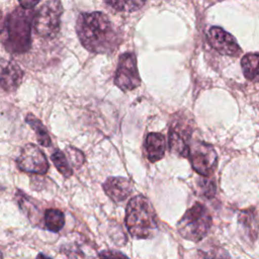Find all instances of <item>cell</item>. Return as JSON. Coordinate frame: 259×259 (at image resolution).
I'll return each instance as SVG.
<instances>
[{
    "instance_id": "6da1fadb",
    "label": "cell",
    "mask_w": 259,
    "mask_h": 259,
    "mask_svg": "<svg viewBox=\"0 0 259 259\" xmlns=\"http://www.w3.org/2000/svg\"><path fill=\"white\" fill-rule=\"evenodd\" d=\"M76 30L82 46L94 54H111L121 42L117 28L102 12L80 13Z\"/></svg>"
},
{
    "instance_id": "7a4b0ae2",
    "label": "cell",
    "mask_w": 259,
    "mask_h": 259,
    "mask_svg": "<svg viewBox=\"0 0 259 259\" xmlns=\"http://www.w3.org/2000/svg\"><path fill=\"white\" fill-rule=\"evenodd\" d=\"M34 13L32 9L17 7L4 21L1 40L10 54H23L30 49V31Z\"/></svg>"
},
{
    "instance_id": "3957f363",
    "label": "cell",
    "mask_w": 259,
    "mask_h": 259,
    "mask_svg": "<svg viewBox=\"0 0 259 259\" xmlns=\"http://www.w3.org/2000/svg\"><path fill=\"white\" fill-rule=\"evenodd\" d=\"M125 225L130 234L137 239H149L157 231V217L150 200L136 195L126 205Z\"/></svg>"
},
{
    "instance_id": "277c9868",
    "label": "cell",
    "mask_w": 259,
    "mask_h": 259,
    "mask_svg": "<svg viewBox=\"0 0 259 259\" xmlns=\"http://www.w3.org/2000/svg\"><path fill=\"white\" fill-rule=\"evenodd\" d=\"M211 215L200 202H195L188 208L177 224L178 233L186 240L199 242L209 232Z\"/></svg>"
},
{
    "instance_id": "5b68a950",
    "label": "cell",
    "mask_w": 259,
    "mask_h": 259,
    "mask_svg": "<svg viewBox=\"0 0 259 259\" xmlns=\"http://www.w3.org/2000/svg\"><path fill=\"white\" fill-rule=\"evenodd\" d=\"M63 6L60 0L47 1L35 13L32 26L35 33L44 38L55 37L61 24Z\"/></svg>"
},
{
    "instance_id": "8992f818",
    "label": "cell",
    "mask_w": 259,
    "mask_h": 259,
    "mask_svg": "<svg viewBox=\"0 0 259 259\" xmlns=\"http://www.w3.org/2000/svg\"><path fill=\"white\" fill-rule=\"evenodd\" d=\"M188 158L194 171L202 176L210 175L218 164V155L214 148L205 142L191 144Z\"/></svg>"
},
{
    "instance_id": "52a82bcc",
    "label": "cell",
    "mask_w": 259,
    "mask_h": 259,
    "mask_svg": "<svg viewBox=\"0 0 259 259\" xmlns=\"http://www.w3.org/2000/svg\"><path fill=\"white\" fill-rule=\"evenodd\" d=\"M114 84L122 91L133 90L140 86L141 78L135 54L124 53L120 55L114 75Z\"/></svg>"
},
{
    "instance_id": "ba28073f",
    "label": "cell",
    "mask_w": 259,
    "mask_h": 259,
    "mask_svg": "<svg viewBox=\"0 0 259 259\" xmlns=\"http://www.w3.org/2000/svg\"><path fill=\"white\" fill-rule=\"evenodd\" d=\"M16 163L18 168L26 173L46 174L49 170L45 153L33 144H26L21 149Z\"/></svg>"
},
{
    "instance_id": "9c48e42d",
    "label": "cell",
    "mask_w": 259,
    "mask_h": 259,
    "mask_svg": "<svg viewBox=\"0 0 259 259\" xmlns=\"http://www.w3.org/2000/svg\"><path fill=\"white\" fill-rule=\"evenodd\" d=\"M191 128L180 119H175L169 128V148L177 156L188 158Z\"/></svg>"
},
{
    "instance_id": "30bf717a",
    "label": "cell",
    "mask_w": 259,
    "mask_h": 259,
    "mask_svg": "<svg viewBox=\"0 0 259 259\" xmlns=\"http://www.w3.org/2000/svg\"><path fill=\"white\" fill-rule=\"evenodd\" d=\"M61 251L69 259H95V249L78 233L67 236Z\"/></svg>"
},
{
    "instance_id": "8fae6325",
    "label": "cell",
    "mask_w": 259,
    "mask_h": 259,
    "mask_svg": "<svg viewBox=\"0 0 259 259\" xmlns=\"http://www.w3.org/2000/svg\"><path fill=\"white\" fill-rule=\"evenodd\" d=\"M210 46L220 54L225 56H238L241 49L235 37L219 26H212L207 32Z\"/></svg>"
},
{
    "instance_id": "7c38bea8",
    "label": "cell",
    "mask_w": 259,
    "mask_h": 259,
    "mask_svg": "<svg viewBox=\"0 0 259 259\" xmlns=\"http://www.w3.org/2000/svg\"><path fill=\"white\" fill-rule=\"evenodd\" d=\"M23 71L14 62L0 59V91L13 92L20 85Z\"/></svg>"
},
{
    "instance_id": "4fadbf2b",
    "label": "cell",
    "mask_w": 259,
    "mask_h": 259,
    "mask_svg": "<svg viewBox=\"0 0 259 259\" xmlns=\"http://www.w3.org/2000/svg\"><path fill=\"white\" fill-rule=\"evenodd\" d=\"M238 225L242 237L249 241L254 242L258 237L259 231V221L255 208L250 207L243 209L238 215Z\"/></svg>"
},
{
    "instance_id": "5bb4252c",
    "label": "cell",
    "mask_w": 259,
    "mask_h": 259,
    "mask_svg": "<svg viewBox=\"0 0 259 259\" xmlns=\"http://www.w3.org/2000/svg\"><path fill=\"white\" fill-rule=\"evenodd\" d=\"M133 185L124 177H108L103 183V190L113 201H122L132 193Z\"/></svg>"
},
{
    "instance_id": "9a60e30c",
    "label": "cell",
    "mask_w": 259,
    "mask_h": 259,
    "mask_svg": "<svg viewBox=\"0 0 259 259\" xmlns=\"http://www.w3.org/2000/svg\"><path fill=\"white\" fill-rule=\"evenodd\" d=\"M145 150L150 162L154 163L161 160L166 150L165 137L159 133H150L146 138Z\"/></svg>"
},
{
    "instance_id": "2e32d148",
    "label": "cell",
    "mask_w": 259,
    "mask_h": 259,
    "mask_svg": "<svg viewBox=\"0 0 259 259\" xmlns=\"http://www.w3.org/2000/svg\"><path fill=\"white\" fill-rule=\"evenodd\" d=\"M244 76L248 80L259 79V53H250L241 60Z\"/></svg>"
},
{
    "instance_id": "e0dca14e",
    "label": "cell",
    "mask_w": 259,
    "mask_h": 259,
    "mask_svg": "<svg viewBox=\"0 0 259 259\" xmlns=\"http://www.w3.org/2000/svg\"><path fill=\"white\" fill-rule=\"evenodd\" d=\"M25 121L35 132L38 144L41 145L42 147H50L52 144V141H51L49 133H48L46 126L44 125V123L31 113H28L26 115Z\"/></svg>"
},
{
    "instance_id": "ac0fdd59",
    "label": "cell",
    "mask_w": 259,
    "mask_h": 259,
    "mask_svg": "<svg viewBox=\"0 0 259 259\" xmlns=\"http://www.w3.org/2000/svg\"><path fill=\"white\" fill-rule=\"evenodd\" d=\"M45 227L54 233H58L65 225L64 213L57 208H49L44 214Z\"/></svg>"
},
{
    "instance_id": "d6986e66",
    "label": "cell",
    "mask_w": 259,
    "mask_h": 259,
    "mask_svg": "<svg viewBox=\"0 0 259 259\" xmlns=\"http://www.w3.org/2000/svg\"><path fill=\"white\" fill-rule=\"evenodd\" d=\"M106 4L117 11L133 12L142 8L146 0H104Z\"/></svg>"
},
{
    "instance_id": "ffe728a7",
    "label": "cell",
    "mask_w": 259,
    "mask_h": 259,
    "mask_svg": "<svg viewBox=\"0 0 259 259\" xmlns=\"http://www.w3.org/2000/svg\"><path fill=\"white\" fill-rule=\"evenodd\" d=\"M195 259H231L229 253L220 246H209L199 249Z\"/></svg>"
},
{
    "instance_id": "44dd1931",
    "label": "cell",
    "mask_w": 259,
    "mask_h": 259,
    "mask_svg": "<svg viewBox=\"0 0 259 259\" xmlns=\"http://www.w3.org/2000/svg\"><path fill=\"white\" fill-rule=\"evenodd\" d=\"M51 159L55 164L56 168L64 177L69 178L72 176L73 170L69 164L67 156L62 151H56L54 154H52Z\"/></svg>"
},
{
    "instance_id": "7402d4cb",
    "label": "cell",
    "mask_w": 259,
    "mask_h": 259,
    "mask_svg": "<svg viewBox=\"0 0 259 259\" xmlns=\"http://www.w3.org/2000/svg\"><path fill=\"white\" fill-rule=\"evenodd\" d=\"M197 189L199 191V194L205 197L206 199L212 198L215 194V184L212 180L207 178H198L197 179Z\"/></svg>"
},
{
    "instance_id": "603a6c76",
    "label": "cell",
    "mask_w": 259,
    "mask_h": 259,
    "mask_svg": "<svg viewBox=\"0 0 259 259\" xmlns=\"http://www.w3.org/2000/svg\"><path fill=\"white\" fill-rule=\"evenodd\" d=\"M66 153L68 155L67 158H69L72 165L77 168H80L83 165V163L85 162V157H84L83 153L74 147H71V146L67 147Z\"/></svg>"
},
{
    "instance_id": "cb8c5ba5",
    "label": "cell",
    "mask_w": 259,
    "mask_h": 259,
    "mask_svg": "<svg viewBox=\"0 0 259 259\" xmlns=\"http://www.w3.org/2000/svg\"><path fill=\"white\" fill-rule=\"evenodd\" d=\"M100 259H130L119 251L103 250L98 254Z\"/></svg>"
},
{
    "instance_id": "d4e9b609",
    "label": "cell",
    "mask_w": 259,
    "mask_h": 259,
    "mask_svg": "<svg viewBox=\"0 0 259 259\" xmlns=\"http://www.w3.org/2000/svg\"><path fill=\"white\" fill-rule=\"evenodd\" d=\"M20 3V6L25 9H32L39 0H18Z\"/></svg>"
},
{
    "instance_id": "484cf974",
    "label": "cell",
    "mask_w": 259,
    "mask_h": 259,
    "mask_svg": "<svg viewBox=\"0 0 259 259\" xmlns=\"http://www.w3.org/2000/svg\"><path fill=\"white\" fill-rule=\"evenodd\" d=\"M4 21H5V18H4V16H3V13H2V11L0 10V33H1L2 29H3V26H4Z\"/></svg>"
},
{
    "instance_id": "4316f807",
    "label": "cell",
    "mask_w": 259,
    "mask_h": 259,
    "mask_svg": "<svg viewBox=\"0 0 259 259\" xmlns=\"http://www.w3.org/2000/svg\"><path fill=\"white\" fill-rule=\"evenodd\" d=\"M35 259H51V258L48 257V256H46V255H44V254H38Z\"/></svg>"
},
{
    "instance_id": "83f0119b",
    "label": "cell",
    "mask_w": 259,
    "mask_h": 259,
    "mask_svg": "<svg viewBox=\"0 0 259 259\" xmlns=\"http://www.w3.org/2000/svg\"><path fill=\"white\" fill-rule=\"evenodd\" d=\"M0 259H3V255H2V253H1V251H0Z\"/></svg>"
}]
</instances>
